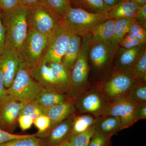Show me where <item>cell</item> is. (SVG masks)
Here are the masks:
<instances>
[{
  "label": "cell",
  "instance_id": "7bdbcfd3",
  "mask_svg": "<svg viewBox=\"0 0 146 146\" xmlns=\"http://www.w3.org/2000/svg\"><path fill=\"white\" fill-rule=\"evenodd\" d=\"M1 10L0 9V52L4 47L5 42V30L2 21Z\"/></svg>",
  "mask_w": 146,
  "mask_h": 146
},
{
  "label": "cell",
  "instance_id": "30bf717a",
  "mask_svg": "<svg viewBox=\"0 0 146 146\" xmlns=\"http://www.w3.org/2000/svg\"><path fill=\"white\" fill-rule=\"evenodd\" d=\"M23 58L18 50L5 45L0 52V70L4 77L7 89L13 83Z\"/></svg>",
  "mask_w": 146,
  "mask_h": 146
},
{
  "label": "cell",
  "instance_id": "f35d334b",
  "mask_svg": "<svg viewBox=\"0 0 146 146\" xmlns=\"http://www.w3.org/2000/svg\"><path fill=\"white\" fill-rule=\"evenodd\" d=\"M21 5V0H0V9L7 11Z\"/></svg>",
  "mask_w": 146,
  "mask_h": 146
},
{
  "label": "cell",
  "instance_id": "bcb514c9",
  "mask_svg": "<svg viewBox=\"0 0 146 146\" xmlns=\"http://www.w3.org/2000/svg\"><path fill=\"white\" fill-rule=\"evenodd\" d=\"M137 39L134 35L131 34V33H127L126 34L125 36H124L122 40L123 41H130V40H134V39Z\"/></svg>",
  "mask_w": 146,
  "mask_h": 146
},
{
  "label": "cell",
  "instance_id": "6da1fadb",
  "mask_svg": "<svg viewBox=\"0 0 146 146\" xmlns=\"http://www.w3.org/2000/svg\"><path fill=\"white\" fill-rule=\"evenodd\" d=\"M28 7L22 5L3 11V23L5 30V45L19 52L27 33Z\"/></svg>",
  "mask_w": 146,
  "mask_h": 146
},
{
  "label": "cell",
  "instance_id": "4dcf8cb0",
  "mask_svg": "<svg viewBox=\"0 0 146 146\" xmlns=\"http://www.w3.org/2000/svg\"><path fill=\"white\" fill-rule=\"evenodd\" d=\"M0 146H42V143L41 139L35 135L29 138L10 140L0 144Z\"/></svg>",
  "mask_w": 146,
  "mask_h": 146
},
{
  "label": "cell",
  "instance_id": "b9f144b4",
  "mask_svg": "<svg viewBox=\"0 0 146 146\" xmlns=\"http://www.w3.org/2000/svg\"><path fill=\"white\" fill-rule=\"evenodd\" d=\"M135 19L137 22L146 29V5L140 7Z\"/></svg>",
  "mask_w": 146,
  "mask_h": 146
},
{
  "label": "cell",
  "instance_id": "8fae6325",
  "mask_svg": "<svg viewBox=\"0 0 146 146\" xmlns=\"http://www.w3.org/2000/svg\"><path fill=\"white\" fill-rule=\"evenodd\" d=\"M136 106L127 95L110 102L107 113L104 115L119 117L121 130H123L134 124L133 114Z\"/></svg>",
  "mask_w": 146,
  "mask_h": 146
},
{
  "label": "cell",
  "instance_id": "3957f363",
  "mask_svg": "<svg viewBox=\"0 0 146 146\" xmlns=\"http://www.w3.org/2000/svg\"><path fill=\"white\" fill-rule=\"evenodd\" d=\"M31 68L23 60L13 83L7 89L10 96L25 104L33 101L44 89L31 76Z\"/></svg>",
  "mask_w": 146,
  "mask_h": 146
},
{
  "label": "cell",
  "instance_id": "ba28073f",
  "mask_svg": "<svg viewBox=\"0 0 146 146\" xmlns=\"http://www.w3.org/2000/svg\"><path fill=\"white\" fill-rule=\"evenodd\" d=\"M110 102L98 87L86 89L75 98L76 110L81 114H90L97 117L107 113Z\"/></svg>",
  "mask_w": 146,
  "mask_h": 146
},
{
  "label": "cell",
  "instance_id": "2e32d148",
  "mask_svg": "<svg viewBox=\"0 0 146 146\" xmlns=\"http://www.w3.org/2000/svg\"><path fill=\"white\" fill-rule=\"evenodd\" d=\"M30 72L33 78L44 89L59 91L56 87L52 71L47 61L41 59L36 66L31 68Z\"/></svg>",
  "mask_w": 146,
  "mask_h": 146
},
{
  "label": "cell",
  "instance_id": "e575fe53",
  "mask_svg": "<svg viewBox=\"0 0 146 146\" xmlns=\"http://www.w3.org/2000/svg\"><path fill=\"white\" fill-rule=\"evenodd\" d=\"M111 138L96 131L90 140L88 146H106L110 141Z\"/></svg>",
  "mask_w": 146,
  "mask_h": 146
},
{
  "label": "cell",
  "instance_id": "4fadbf2b",
  "mask_svg": "<svg viewBox=\"0 0 146 146\" xmlns=\"http://www.w3.org/2000/svg\"><path fill=\"white\" fill-rule=\"evenodd\" d=\"M25 104L9 96L0 107V128L10 133L13 132L21 110Z\"/></svg>",
  "mask_w": 146,
  "mask_h": 146
},
{
  "label": "cell",
  "instance_id": "c3c4849f",
  "mask_svg": "<svg viewBox=\"0 0 146 146\" xmlns=\"http://www.w3.org/2000/svg\"><path fill=\"white\" fill-rule=\"evenodd\" d=\"M70 145L69 143V141H67V142H65V143H63L58 146H70Z\"/></svg>",
  "mask_w": 146,
  "mask_h": 146
},
{
  "label": "cell",
  "instance_id": "8992f818",
  "mask_svg": "<svg viewBox=\"0 0 146 146\" xmlns=\"http://www.w3.org/2000/svg\"><path fill=\"white\" fill-rule=\"evenodd\" d=\"M53 34L45 35L28 30L26 37L19 50L23 60L32 68L36 66L46 52Z\"/></svg>",
  "mask_w": 146,
  "mask_h": 146
},
{
  "label": "cell",
  "instance_id": "9a60e30c",
  "mask_svg": "<svg viewBox=\"0 0 146 146\" xmlns=\"http://www.w3.org/2000/svg\"><path fill=\"white\" fill-rule=\"evenodd\" d=\"M116 20L109 19L99 24L89 35V48L101 43L111 42L114 35Z\"/></svg>",
  "mask_w": 146,
  "mask_h": 146
},
{
  "label": "cell",
  "instance_id": "ac0fdd59",
  "mask_svg": "<svg viewBox=\"0 0 146 146\" xmlns=\"http://www.w3.org/2000/svg\"><path fill=\"white\" fill-rule=\"evenodd\" d=\"M47 62L52 71L57 89L70 97L71 88L70 72L65 68L62 63Z\"/></svg>",
  "mask_w": 146,
  "mask_h": 146
},
{
  "label": "cell",
  "instance_id": "484cf974",
  "mask_svg": "<svg viewBox=\"0 0 146 146\" xmlns=\"http://www.w3.org/2000/svg\"><path fill=\"white\" fill-rule=\"evenodd\" d=\"M96 117L88 114L74 115L73 119L72 134L76 135L82 133L94 125Z\"/></svg>",
  "mask_w": 146,
  "mask_h": 146
},
{
  "label": "cell",
  "instance_id": "7dc6e473",
  "mask_svg": "<svg viewBox=\"0 0 146 146\" xmlns=\"http://www.w3.org/2000/svg\"><path fill=\"white\" fill-rule=\"evenodd\" d=\"M131 1L138 4L140 6L146 5V0H131Z\"/></svg>",
  "mask_w": 146,
  "mask_h": 146
},
{
  "label": "cell",
  "instance_id": "f1b7e54d",
  "mask_svg": "<svg viewBox=\"0 0 146 146\" xmlns=\"http://www.w3.org/2000/svg\"><path fill=\"white\" fill-rule=\"evenodd\" d=\"M96 132L94 125L82 133L71 136L68 141L72 146H88L90 140Z\"/></svg>",
  "mask_w": 146,
  "mask_h": 146
},
{
  "label": "cell",
  "instance_id": "d4e9b609",
  "mask_svg": "<svg viewBox=\"0 0 146 146\" xmlns=\"http://www.w3.org/2000/svg\"><path fill=\"white\" fill-rule=\"evenodd\" d=\"M128 70L138 81L146 82V45Z\"/></svg>",
  "mask_w": 146,
  "mask_h": 146
},
{
  "label": "cell",
  "instance_id": "ffe728a7",
  "mask_svg": "<svg viewBox=\"0 0 146 146\" xmlns=\"http://www.w3.org/2000/svg\"><path fill=\"white\" fill-rule=\"evenodd\" d=\"M74 99L57 90L44 89L33 102L44 108H48Z\"/></svg>",
  "mask_w": 146,
  "mask_h": 146
},
{
  "label": "cell",
  "instance_id": "d6986e66",
  "mask_svg": "<svg viewBox=\"0 0 146 146\" xmlns=\"http://www.w3.org/2000/svg\"><path fill=\"white\" fill-rule=\"evenodd\" d=\"M140 6L131 0H123L116 5L109 7L106 11L109 19L136 18Z\"/></svg>",
  "mask_w": 146,
  "mask_h": 146
},
{
  "label": "cell",
  "instance_id": "9c48e42d",
  "mask_svg": "<svg viewBox=\"0 0 146 146\" xmlns=\"http://www.w3.org/2000/svg\"><path fill=\"white\" fill-rule=\"evenodd\" d=\"M71 34L63 22L60 24L54 33L46 52L41 59L49 62L62 63Z\"/></svg>",
  "mask_w": 146,
  "mask_h": 146
},
{
  "label": "cell",
  "instance_id": "83f0119b",
  "mask_svg": "<svg viewBox=\"0 0 146 146\" xmlns=\"http://www.w3.org/2000/svg\"><path fill=\"white\" fill-rule=\"evenodd\" d=\"M127 96L136 105L146 103V82H136L131 88Z\"/></svg>",
  "mask_w": 146,
  "mask_h": 146
},
{
  "label": "cell",
  "instance_id": "cb8c5ba5",
  "mask_svg": "<svg viewBox=\"0 0 146 146\" xmlns=\"http://www.w3.org/2000/svg\"><path fill=\"white\" fill-rule=\"evenodd\" d=\"M70 6L93 13L106 12L109 7L103 0H69Z\"/></svg>",
  "mask_w": 146,
  "mask_h": 146
},
{
  "label": "cell",
  "instance_id": "5bb4252c",
  "mask_svg": "<svg viewBox=\"0 0 146 146\" xmlns=\"http://www.w3.org/2000/svg\"><path fill=\"white\" fill-rule=\"evenodd\" d=\"M75 115L55 126L40 138L42 146H58L69 141L72 134L73 119Z\"/></svg>",
  "mask_w": 146,
  "mask_h": 146
},
{
  "label": "cell",
  "instance_id": "74e56055",
  "mask_svg": "<svg viewBox=\"0 0 146 146\" xmlns=\"http://www.w3.org/2000/svg\"><path fill=\"white\" fill-rule=\"evenodd\" d=\"M18 122L21 129L23 131H26L31 127L34 120L30 116L20 115L18 118Z\"/></svg>",
  "mask_w": 146,
  "mask_h": 146
},
{
  "label": "cell",
  "instance_id": "4316f807",
  "mask_svg": "<svg viewBox=\"0 0 146 146\" xmlns=\"http://www.w3.org/2000/svg\"><path fill=\"white\" fill-rule=\"evenodd\" d=\"M135 18H121L117 19L115 22L114 35L111 42L118 44L129 32L131 23Z\"/></svg>",
  "mask_w": 146,
  "mask_h": 146
},
{
  "label": "cell",
  "instance_id": "7a4b0ae2",
  "mask_svg": "<svg viewBox=\"0 0 146 146\" xmlns=\"http://www.w3.org/2000/svg\"><path fill=\"white\" fill-rule=\"evenodd\" d=\"M108 19L106 12L93 13L70 6L63 21L72 34L81 36L90 34L95 27Z\"/></svg>",
  "mask_w": 146,
  "mask_h": 146
},
{
  "label": "cell",
  "instance_id": "d6a6232c",
  "mask_svg": "<svg viewBox=\"0 0 146 146\" xmlns=\"http://www.w3.org/2000/svg\"><path fill=\"white\" fill-rule=\"evenodd\" d=\"M50 123L49 117L46 115H40L34 120L33 124L38 130L35 133L36 137L41 138L46 134L49 130Z\"/></svg>",
  "mask_w": 146,
  "mask_h": 146
},
{
  "label": "cell",
  "instance_id": "f6af8a7d",
  "mask_svg": "<svg viewBox=\"0 0 146 146\" xmlns=\"http://www.w3.org/2000/svg\"><path fill=\"white\" fill-rule=\"evenodd\" d=\"M122 1L123 0H103L105 4L108 7L116 5Z\"/></svg>",
  "mask_w": 146,
  "mask_h": 146
},
{
  "label": "cell",
  "instance_id": "f907efd6",
  "mask_svg": "<svg viewBox=\"0 0 146 146\" xmlns=\"http://www.w3.org/2000/svg\"><path fill=\"white\" fill-rule=\"evenodd\" d=\"M70 146H72L70 145Z\"/></svg>",
  "mask_w": 146,
  "mask_h": 146
},
{
  "label": "cell",
  "instance_id": "7c38bea8",
  "mask_svg": "<svg viewBox=\"0 0 146 146\" xmlns=\"http://www.w3.org/2000/svg\"><path fill=\"white\" fill-rule=\"evenodd\" d=\"M119 47V45L112 42L95 45L89 48V60L96 70H103L115 58Z\"/></svg>",
  "mask_w": 146,
  "mask_h": 146
},
{
  "label": "cell",
  "instance_id": "277c9868",
  "mask_svg": "<svg viewBox=\"0 0 146 146\" xmlns=\"http://www.w3.org/2000/svg\"><path fill=\"white\" fill-rule=\"evenodd\" d=\"M27 21L28 29L47 35L53 34L63 22L45 2L28 7Z\"/></svg>",
  "mask_w": 146,
  "mask_h": 146
},
{
  "label": "cell",
  "instance_id": "603a6c76",
  "mask_svg": "<svg viewBox=\"0 0 146 146\" xmlns=\"http://www.w3.org/2000/svg\"><path fill=\"white\" fill-rule=\"evenodd\" d=\"M94 125L96 132L110 137L121 130L119 117L110 115L97 117Z\"/></svg>",
  "mask_w": 146,
  "mask_h": 146
},
{
  "label": "cell",
  "instance_id": "d590c367",
  "mask_svg": "<svg viewBox=\"0 0 146 146\" xmlns=\"http://www.w3.org/2000/svg\"><path fill=\"white\" fill-rule=\"evenodd\" d=\"M36 134H25V135H20V134H13L8 131L2 129L0 128V144L13 140V139H19L29 138L35 136Z\"/></svg>",
  "mask_w": 146,
  "mask_h": 146
},
{
  "label": "cell",
  "instance_id": "44dd1931",
  "mask_svg": "<svg viewBox=\"0 0 146 146\" xmlns=\"http://www.w3.org/2000/svg\"><path fill=\"white\" fill-rule=\"evenodd\" d=\"M145 45L146 44L129 49L119 47L115 55L116 59L114 69L128 70Z\"/></svg>",
  "mask_w": 146,
  "mask_h": 146
},
{
  "label": "cell",
  "instance_id": "836d02e7",
  "mask_svg": "<svg viewBox=\"0 0 146 146\" xmlns=\"http://www.w3.org/2000/svg\"><path fill=\"white\" fill-rule=\"evenodd\" d=\"M146 29L135 19L131 24L129 33L134 35L137 39L146 42Z\"/></svg>",
  "mask_w": 146,
  "mask_h": 146
},
{
  "label": "cell",
  "instance_id": "52a82bcc",
  "mask_svg": "<svg viewBox=\"0 0 146 146\" xmlns=\"http://www.w3.org/2000/svg\"><path fill=\"white\" fill-rule=\"evenodd\" d=\"M137 81L129 71L114 69L109 78L99 84L98 87L110 102L120 97L127 96Z\"/></svg>",
  "mask_w": 146,
  "mask_h": 146
},
{
  "label": "cell",
  "instance_id": "e0dca14e",
  "mask_svg": "<svg viewBox=\"0 0 146 146\" xmlns=\"http://www.w3.org/2000/svg\"><path fill=\"white\" fill-rule=\"evenodd\" d=\"M74 100L46 108V115L49 117L51 122L49 130L76 114V110L74 106Z\"/></svg>",
  "mask_w": 146,
  "mask_h": 146
},
{
  "label": "cell",
  "instance_id": "1f68e13d",
  "mask_svg": "<svg viewBox=\"0 0 146 146\" xmlns=\"http://www.w3.org/2000/svg\"><path fill=\"white\" fill-rule=\"evenodd\" d=\"M46 108H44L33 102H30L25 104L21 110L20 115L30 116L34 121L40 115H46Z\"/></svg>",
  "mask_w": 146,
  "mask_h": 146
},
{
  "label": "cell",
  "instance_id": "ee69618b",
  "mask_svg": "<svg viewBox=\"0 0 146 146\" xmlns=\"http://www.w3.org/2000/svg\"><path fill=\"white\" fill-rule=\"evenodd\" d=\"M45 2V0H21V5L29 7L37 3Z\"/></svg>",
  "mask_w": 146,
  "mask_h": 146
},
{
  "label": "cell",
  "instance_id": "f546056e",
  "mask_svg": "<svg viewBox=\"0 0 146 146\" xmlns=\"http://www.w3.org/2000/svg\"><path fill=\"white\" fill-rule=\"evenodd\" d=\"M45 3L47 6L63 21V17L70 6L69 0H45Z\"/></svg>",
  "mask_w": 146,
  "mask_h": 146
},
{
  "label": "cell",
  "instance_id": "60d3db41",
  "mask_svg": "<svg viewBox=\"0 0 146 146\" xmlns=\"http://www.w3.org/2000/svg\"><path fill=\"white\" fill-rule=\"evenodd\" d=\"M146 42L142 41L138 39H136L134 40H130V41H123L121 40L119 43L118 45L120 47L124 48L125 49L131 48L145 44Z\"/></svg>",
  "mask_w": 146,
  "mask_h": 146
},
{
  "label": "cell",
  "instance_id": "ab89813d",
  "mask_svg": "<svg viewBox=\"0 0 146 146\" xmlns=\"http://www.w3.org/2000/svg\"><path fill=\"white\" fill-rule=\"evenodd\" d=\"M9 97V96L7 92V89L5 84L3 74L0 70V107Z\"/></svg>",
  "mask_w": 146,
  "mask_h": 146
},
{
  "label": "cell",
  "instance_id": "7402d4cb",
  "mask_svg": "<svg viewBox=\"0 0 146 146\" xmlns=\"http://www.w3.org/2000/svg\"><path fill=\"white\" fill-rule=\"evenodd\" d=\"M81 44V36L71 34L62 60L63 65L70 73L78 57Z\"/></svg>",
  "mask_w": 146,
  "mask_h": 146
},
{
  "label": "cell",
  "instance_id": "5b68a950",
  "mask_svg": "<svg viewBox=\"0 0 146 146\" xmlns=\"http://www.w3.org/2000/svg\"><path fill=\"white\" fill-rule=\"evenodd\" d=\"M89 35L82 36L79 54L71 72V88L70 97L75 98L87 89L89 72Z\"/></svg>",
  "mask_w": 146,
  "mask_h": 146
},
{
  "label": "cell",
  "instance_id": "8d00e7d4",
  "mask_svg": "<svg viewBox=\"0 0 146 146\" xmlns=\"http://www.w3.org/2000/svg\"><path fill=\"white\" fill-rule=\"evenodd\" d=\"M146 119V103L136 105L133 114L134 123L139 120Z\"/></svg>",
  "mask_w": 146,
  "mask_h": 146
},
{
  "label": "cell",
  "instance_id": "681fc988",
  "mask_svg": "<svg viewBox=\"0 0 146 146\" xmlns=\"http://www.w3.org/2000/svg\"><path fill=\"white\" fill-rule=\"evenodd\" d=\"M111 146V142H110V141L109 143H108L107 144V145H106V146Z\"/></svg>",
  "mask_w": 146,
  "mask_h": 146
}]
</instances>
